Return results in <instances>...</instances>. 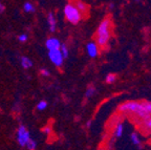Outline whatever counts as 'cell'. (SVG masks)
Returning <instances> with one entry per match:
<instances>
[{"label": "cell", "instance_id": "6da1fadb", "mask_svg": "<svg viewBox=\"0 0 151 150\" xmlns=\"http://www.w3.org/2000/svg\"><path fill=\"white\" fill-rule=\"evenodd\" d=\"M111 27H112V22L110 17L103 19L99 24L96 32V43L99 47H105L108 44L111 37Z\"/></svg>", "mask_w": 151, "mask_h": 150}, {"label": "cell", "instance_id": "7a4b0ae2", "mask_svg": "<svg viewBox=\"0 0 151 150\" xmlns=\"http://www.w3.org/2000/svg\"><path fill=\"white\" fill-rule=\"evenodd\" d=\"M118 110L122 113H125V115H135L139 119H141L142 121L150 117L148 115V112L146 111V109L144 108L142 102H135V101L125 102V103L121 104L119 106Z\"/></svg>", "mask_w": 151, "mask_h": 150}, {"label": "cell", "instance_id": "3957f363", "mask_svg": "<svg viewBox=\"0 0 151 150\" xmlns=\"http://www.w3.org/2000/svg\"><path fill=\"white\" fill-rule=\"evenodd\" d=\"M64 16L71 24H78L82 19V14L73 3H68L64 6Z\"/></svg>", "mask_w": 151, "mask_h": 150}, {"label": "cell", "instance_id": "277c9868", "mask_svg": "<svg viewBox=\"0 0 151 150\" xmlns=\"http://www.w3.org/2000/svg\"><path fill=\"white\" fill-rule=\"evenodd\" d=\"M31 138V133L24 125H20L17 130V142L21 147H25L26 143Z\"/></svg>", "mask_w": 151, "mask_h": 150}, {"label": "cell", "instance_id": "5b68a950", "mask_svg": "<svg viewBox=\"0 0 151 150\" xmlns=\"http://www.w3.org/2000/svg\"><path fill=\"white\" fill-rule=\"evenodd\" d=\"M48 57H50V60L52 61V63L54 64L57 67H61L63 65L64 58L62 56L60 49H56V50H50L48 52Z\"/></svg>", "mask_w": 151, "mask_h": 150}, {"label": "cell", "instance_id": "8992f818", "mask_svg": "<svg viewBox=\"0 0 151 150\" xmlns=\"http://www.w3.org/2000/svg\"><path fill=\"white\" fill-rule=\"evenodd\" d=\"M45 46L48 49V52L50 50H56V49H60V46H61V42H60L59 39H57L55 37L48 38L45 42Z\"/></svg>", "mask_w": 151, "mask_h": 150}, {"label": "cell", "instance_id": "52a82bcc", "mask_svg": "<svg viewBox=\"0 0 151 150\" xmlns=\"http://www.w3.org/2000/svg\"><path fill=\"white\" fill-rule=\"evenodd\" d=\"M86 52L90 58H96L99 55V46L93 41H90L86 44Z\"/></svg>", "mask_w": 151, "mask_h": 150}, {"label": "cell", "instance_id": "ba28073f", "mask_svg": "<svg viewBox=\"0 0 151 150\" xmlns=\"http://www.w3.org/2000/svg\"><path fill=\"white\" fill-rule=\"evenodd\" d=\"M73 3L76 5V7L80 11V13L82 14V16L83 15H86L88 13V5L85 2H83L82 0H75Z\"/></svg>", "mask_w": 151, "mask_h": 150}, {"label": "cell", "instance_id": "9c48e42d", "mask_svg": "<svg viewBox=\"0 0 151 150\" xmlns=\"http://www.w3.org/2000/svg\"><path fill=\"white\" fill-rule=\"evenodd\" d=\"M47 23L50 26V31L52 33H55L57 30V21H56V17L52 13H50L47 15Z\"/></svg>", "mask_w": 151, "mask_h": 150}, {"label": "cell", "instance_id": "30bf717a", "mask_svg": "<svg viewBox=\"0 0 151 150\" xmlns=\"http://www.w3.org/2000/svg\"><path fill=\"white\" fill-rule=\"evenodd\" d=\"M21 66L23 68H25V69H28V68H31L32 66H33V62H32V60L29 58H27V57H21Z\"/></svg>", "mask_w": 151, "mask_h": 150}, {"label": "cell", "instance_id": "8fae6325", "mask_svg": "<svg viewBox=\"0 0 151 150\" xmlns=\"http://www.w3.org/2000/svg\"><path fill=\"white\" fill-rule=\"evenodd\" d=\"M123 132H124V126H123L122 123H119L116 127V130H114V136L116 138H121L123 136Z\"/></svg>", "mask_w": 151, "mask_h": 150}, {"label": "cell", "instance_id": "7c38bea8", "mask_svg": "<svg viewBox=\"0 0 151 150\" xmlns=\"http://www.w3.org/2000/svg\"><path fill=\"white\" fill-rule=\"evenodd\" d=\"M23 9L26 13H33L35 12V6L32 2H25L23 5Z\"/></svg>", "mask_w": 151, "mask_h": 150}, {"label": "cell", "instance_id": "4fadbf2b", "mask_svg": "<svg viewBox=\"0 0 151 150\" xmlns=\"http://www.w3.org/2000/svg\"><path fill=\"white\" fill-rule=\"evenodd\" d=\"M131 141H132V143L134 144V145H137V146H139V144H141V140H139V134L137 133V132H133V133L131 134Z\"/></svg>", "mask_w": 151, "mask_h": 150}, {"label": "cell", "instance_id": "5bb4252c", "mask_svg": "<svg viewBox=\"0 0 151 150\" xmlns=\"http://www.w3.org/2000/svg\"><path fill=\"white\" fill-rule=\"evenodd\" d=\"M25 147H27L28 150H35L36 147H37V143H36V141H34L33 138H29L28 142L26 143Z\"/></svg>", "mask_w": 151, "mask_h": 150}, {"label": "cell", "instance_id": "9a60e30c", "mask_svg": "<svg viewBox=\"0 0 151 150\" xmlns=\"http://www.w3.org/2000/svg\"><path fill=\"white\" fill-rule=\"evenodd\" d=\"M60 52H61L64 59H66L68 57V48H67L66 44H61V46H60Z\"/></svg>", "mask_w": 151, "mask_h": 150}, {"label": "cell", "instance_id": "2e32d148", "mask_svg": "<svg viewBox=\"0 0 151 150\" xmlns=\"http://www.w3.org/2000/svg\"><path fill=\"white\" fill-rule=\"evenodd\" d=\"M143 126H144L145 128L147 129V130L151 131V117H149V118H147V119L143 120Z\"/></svg>", "mask_w": 151, "mask_h": 150}, {"label": "cell", "instance_id": "e0dca14e", "mask_svg": "<svg viewBox=\"0 0 151 150\" xmlns=\"http://www.w3.org/2000/svg\"><path fill=\"white\" fill-rule=\"evenodd\" d=\"M94 92H96V88H94L93 86H89L87 88V90H86L85 97H86V98H91V97L94 94Z\"/></svg>", "mask_w": 151, "mask_h": 150}, {"label": "cell", "instance_id": "ac0fdd59", "mask_svg": "<svg viewBox=\"0 0 151 150\" xmlns=\"http://www.w3.org/2000/svg\"><path fill=\"white\" fill-rule=\"evenodd\" d=\"M142 104H143L144 108L146 109L147 112H148V115L151 117V102H149V101H143V102H142Z\"/></svg>", "mask_w": 151, "mask_h": 150}, {"label": "cell", "instance_id": "d6986e66", "mask_svg": "<svg viewBox=\"0 0 151 150\" xmlns=\"http://www.w3.org/2000/svg\"><path fill=\"white\" fill-rule=\"evenodd\" d=\"M116 75H113V74H108L106 77V83H108V84H112V83L116 82Z\"/></svg>", "mask_w": 151, "mask_h": 150}, {"label": "cell", "instance_id": "ffe728a7", "mask_svg": "<svg viewBox=\"0 0 151 150\" xmlns=\"http://www.w3.org/2000/svg\"><path fill=\"white\" fill-rule=\"evenodd\" d=\"M46 107H47V102L44 101V100H41V101L37 104V109H38V110H44Z\"/></svg>", "mask_w": 151, "mask_h": 150}, {"label": "cell", "instance_id": "44dd1931", "mask_svg": "<svg viewBox=\"0 0 151 150\" xmlns=\"http://www.w3.org/2000/svg\"><path fill=\"white\" fill-rule=\"evenodd\" d=\"M27 35L26 34H21V35H19V37H18V40L20 41V42H22V43H24L27 40Z\"/></svg>", "mask_w": 151, "mask_h": 150}, {"label": "cell", "instance_id": "7402d4cb", "mask_svg": "<svg viewBox=\"0 0 151 150\" xmlns=\"http://www.w3.org/2000/svg\"><path fill=\"white\" fill-rule=\"evenodd\" d=\"M40 73H41V75H42L43 77H50V73L47 71L46 68H42V69L40 71Z\"/></svg>", "mask_w": 151, "mask_h": 150}, {"label": "cell", "instance_id": "603a6c76", "mask_svg": "<svg viewBox=\"0 0 151 150\" xmlns=\"http://www.w3.org/2000/svg\"><path fill=\"white\" fill-rule=\"evenodd\" d=\"M43 132H44L45 134H47V136H50V133H52V127L50 126H46L43 128Z\"/></svg>", "mask_w": 151, "mask_h": 150}, {"label": "cell", "instance_id": "cb8c5ba5", "mask_svg": "<svg viewBox=\"0 0 151 150\" xmlns=\"http://www.w3.org/2000/svg\"><path fill=\"white\" fill-rule=\"evenodd\" d=\"M3 11H4V5H3L2 3L0 2V14H1V13H2Z\"/></svg>", "mask_w": 151, "mask_h": 150}, {"label": "cell", "instance_id": "d4e9b609", "mask_svg": "<svg viewBox=\"0 0 151 150\" xmlns=\"http://www.w3.org/2000/svg\"><path fill=\"white\" fill-rule=\"evenodd\" d=\"M98 150H107V148H105V147H103V146H101V147L98 148Z\"/></svg>", "mask_w": 151, "mask_h": 150}, {"label": "cell", "instance_id": "484cf974", "mask_svg": "<svg viewBox=\"0 0 151 150\" xmlns=\"http://www.w3.org/2000/svg\"><path fill=\"white\" fill-rule=\"evenodd\" d=\"M90 125H91V122H90V121H88V122H87V127H90Z\"/></svg>", "mask_w": 151, "mask_h": 150}, {"label": "cell", "instance_id": "4316f807", "mask_svg": "<svg viewBox=\"0 0 151 150\" xmlns=\"http://www.w3.org/2000/svg\"><path fill=\"white\" fill-rule=\"evenodd\" d=\"M113 6H114L113 4H110V5H109V7H110V9H113Z\"/></svg>", "mask_w": 151, "mask_h": 150}, {"label": "cell", "instance_id": "83f0119b", "mask_svg": "<svg viewBox=\"0 0 151 150\" xmlns=\"http://www.w3.org/2000/svg\"><path fill=\"white\" fill-rule=\"evenodd\" d=\"M137 1H139V0H137Z\"/></svg>", "mask_w": 151, "mask_h": 150}]
</instances>
